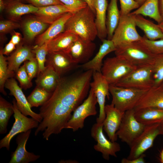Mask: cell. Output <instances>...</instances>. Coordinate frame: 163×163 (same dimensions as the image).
<instances>
[{"instance_id":"obj_1","label":"cell","mask_w":163,"mask_h":163,"mask_svg":"<svg viewBox=\"0 0 163 163\" xmlns=\"http://www.w3.org/2000/svg\"><path fill=\"white\" fill-rule=\"evenodd\" d=\"M92 70L74 75L61 77L49 99L40 109L43 119L35 133L43 132L48 140L51 135L60 133L65 129L72 113L86 97L92 78Z\"/></svg>"},{"instance_id":"obj_2","label":"cell","mask_w":163,"mask_h":163,"mask_svg":"<svg viewBox=\"0 0 163 163\" xmlns=\"http://www.w3.org/2000/svg\"><path fill=\"white\" fill-rule=\"evenodd\" d=\"M95 14L88 5L74 13L65 25V31L72 30L78 37L93 41L97 36Z\"/></svg>"},{"instance_id":"obj_3","label":"cell","mask_w":163,"mask_h":163,"mask_svg":"<svg viewBox=\"0 0 163 163\" xmlns=\"http://www.w3.org/2000/svg\"><path fill=\"white\" fill-rule=\"evenodd\" d=\"M114 52L116 56L137 66L152 65L155 56L141 41L122 44L116 47Z\"/></svg>"},{"instance_id":"obj_4","label":"cell","mask_w":163,"mask_h":163,"mask_svg":"<svg viewBox=\"0 0 163 163\" xmlns=\"http://www.w3.org/2000/svg\"><path fill=\"white\" fill-rule=\"evenodd\" d=\"M149 89L124 88L109 85V92L112 97L111 103L122 112L134 109L140 99Z\"/></svg>"},{"instance_id":"obj_5","label":"cell","mask_w":163,"mask_h":163,"mask_svg":"<svg viewBox=\"0 0 163 163\" xmlns=\"http://www.w3.org/2000/svg\"><path fill=\"white\" fill-rule=\"evenodd\" d=\"M137 67L124 58L116 56L104 61L101 72L109 85H115Z\"/></svg>"},{"instance_id":"obj_6","label":"cell","mask_w":163,"mask_h":163,"mask_svg":"<svg viewBox=\"0 0 163 163\" xmlns=\"http://www.w3.org/2000/svg\"><path fill=\"white\" fill-rule=\"evenodd\" d=\"M162 133L161 123L145 125L142 132L129 146L130 151L127 158L133 159L139 157L152 146L157 136Z\"/></svg>"},{"instance_id":"obj_7","label":"cell","mask_w":163,"mask_h":163,"mask_svg":"<svg viewBox=\"0 0 163 163\" xmlns=\"http://www.w3.org/2000/svg\"><path fill=\"white\" fill-rule=\"evenodd\" d=\"M152 65L137 66L115 85L118 86L139 89H148L153 86Z\"/></svg>"},{"instance_id":"obj_8","label":"cell","mask_w":163,"mask_h":163,"mask_svg":"<svg viewBox=\"0 0 163 163\" xmlns=\"http://www.w3.org/2000/svg\"><path fill=\"white\" fill-rule=\"evenodd\" d=\"M97 103L95 95L91 88L88 97L74 111L65 129H72L75 132L83 128L85 119L88 117L95 116L97 114L96 105Z\"/></svg>"},{"instance_id":"obj_9","label":"cell","mask_w":163,"mask_h":163,"mask_svg":"<svg viewBox=\"0 0 163 163\" xmlns=\"http://www.w3.org/2000/svg\"><path fill=\"white\" fill-rule=\"evenodd\" d=\"M134 16L130 13L120 15L119 23L111 40L117 47L125 43L141 41L143 39L138 33Z\"/></svg>"},{"instance_id":"obj_10","label":"cell","mask_w":163,"mask_h":163,"mask_svg":"<svg viewBox=\"0 0 163 163\" xmlns=\"http://www.w3.org/2000/svg\"><path fill=\"white\" fill-rule=\"evenodd\" d=\"M15 121L9 133L0 141V149L5 148L9 150L10 142L16 135L34 128H37L39 122L33 118H28L23 114L18 108L15 99L12 101Z\"/></svg>"},{"instance_id":"obj_11","label":"cell","mask_w":163,"mask_h":163,"mask_svg":"<svg viewBox=\"0 0 163 163\" xmlns=\"http://www.w3.org/2000/svg\"><path fill=\"white\" fill-rule=\"evenodd\" d=\"M134 112V109L125 112L116 133L117 137L129 146L142 132L145 126L137 120Z\"/></svg>"},{"instance_id":"obj_12","label":"cell","mask_w":163,"mask_h":163,"mask_svg":"<svg viewBox=\"0 0 163 163\" xmlns=\"http://www.w3.org/2000/svg\"><path fill=\"white\" fill-rule=\"evenodd\" d=\"M103 124L96 123L91 129V136L97 142L94 146L97 151L101 153L102 157L105 160H109L110 156L117 157L116 153L121 150L119 143L108 139L103 132Z\"/></svg>"},{"instance_id":"obj_13","label":"cell","mask_w":163,"mask_h":163,"mask_svg":"<svg viewBox=\"0 0 163 163\" xmlns=\"http://www.w3.org/2000/svg\"><path fill=\"white\" fill-rule=\"evenodd\" d=\"M92 78L93 81L91 82L90 86L95 95L99 107V113L96 123L101 124L105 118V100L106 97L109 98V84L101 72L93 71Z\"/></svg>"},{"instance_id":"obj_14","label":"cell","mask_w":163,"mask_h":163,"mask_svg":"<svg viewBox=\"0 0 163 163\" xmlns=\"http://www.w3.org/2000/svg\"><path fill=\"white\" fill-rule=\"evenodd\" d=\"M5 87L8 89L10 94L14 96L17 107L21 113L25 116H29L40 123L43 118L39 113L33 111L31 107L22 91V88L18 85L13 78H8L5 82Z\"/></svg>"},{"instance_id":"obj_15","label":"cell","mask_w":163,"mask_h":163,"mask_svg":"<svg viewBox=\"0 0 163 163\" xmlns=\"http://www.w3.org/2000/svg\"><path fill=\"white\" fill-rule=\"evenodd\" d=\"M96 48V44L93 41L78 37L66 51L74 63L83 64L89 60Z\"/></svg>"},{"instance_id":"obj_16","label":"cell","mask_w":163,"mask_h":163,"mask_svg":"<svg viewBox=\"0 0 163 163\" xmlns=\"http://www.w3.org/2000/svg\"><path fill=\"white\" fill-rule=\"evenodd\" d=\"M105 118L103 122V129L107 134L109 139L113 142L117 139L116 133L119 129L124 113L115 108L111 104L105 106Z\"/></svg>"},{"instance_id":"obj_17","label":"cell","mask_w":163,"mask_h":163,"mask_svg":"<svg viewBox=\"0 0 163 163\" xmlns=\"http://www.w3.org/2000/svg\"><path fill=\"white\" fill-rule=\"evenodd\" d=\"M31 129L19 133L16 139L17 146L12 152L9 163H28L34 162L40 157L33 152L27 151L26 149L27 141L30 136Z\"/></svg>"},{"instance_id":"obj_18","label":"cell","mask_w":163,"mask_h":163,"mask_svg":"<svg viewBox=\"0 0 163 163\" xmlns=\"http://www.w3.org/2000/svg\"><path fill=\"white\" fill-rule=\"evenodd\" d=\"M45 66H51L60 76L71 70L78 64L74 63L66 51L48 52Z\"/></svg>"},{"instance_id":"obj_19","label":"cell","mask_w":163,"mask_h":163,"mask_svg":"<svg viewBox=\"0 0 163 163\" xmlns=\"http://www.w3.org/2000/svg\"><path fill=\"white\" fill-rule=\"evenodd\" d=\"M35 57V55L30 47L19 44L17 46L15 50L7 58L9 72L15 75V72L23 62Z\"/></svg>"},{"instance_id":"obj_20","label":"cell","mask_w":163,"mask_h":163,"mask_svg":"<svg viewBox=\"0 0 163 163\" xmlns=\"http://www.w3.org/2000/svg\"><path fill=\"white\" fill-rule=\"evenodd\" d=\"M101 41L102 44L95 56L91 60L81 66L85 71L92 70L101 72L103 58L109 53L116 50V47L111 40L105 39Z\"/></svg>"},{"instance_id":"obj_21","label":"cell","mask_w":163,"mask_h":163,"mask_svg":"<svg viewBox=\"0 0 163 163\" xmlns=\"http://www.w3.org/2000/svg\"><path fill=\"white\" fill-rule=\"evenodd\" d=\"M72 14L70 12L66 13L51 24L36 39L35 41L36 45H42L64 32L66 23Z\"/></svg>"},{"instance_id":"obj_22","label":"cell","mask_w":163,"mask_h":163,"mask_svg":"<svg viewBox=\"0 0 163 163\" xmlns=\"http://www.w3.org/2000/svg\"><path fill=\"white\" fill-rule=\"evenodd\" d=\"M149 107L163 110V88L159 86L149 89L140 99L134 110Z\"/></svg>"},{"instance_id":"obj_23","label":"cell","mask_w":163,"mask_h":163,"mask_svg":"<svg viewBox=\"0 0 163 163\" xmlns=\"http://www.w3.org/2000/svg\"><path fill=\"white\" fill-rule=\"evenodd\" d=\"M72 11L64 4H56L38 8L34 14L40 21L50 24L64 14Z\"/></svg>"},{"instance_id":"obj_24","label":"cell","mask_w":163,"mask_h":163,"mask_svg":"<svg viewBox=\"0 0 163 163\" xmlns=\"http://www.w3.org/2000/svg\"><path fill=\"white\" fill-rule=\"evenodd\" d=\"M5 4V10L8 18L16 21L24 14L34 13L38 8L31 4H24L17 0H4Z\"/></svg>"},{"instance_id":"obj_25","label":"cell","mask_w":163,"mask_h":163,"mask_svg":"<svg viewBox=\"0 0 163 163\" xmlns=\"http://www.w3.org/2000/svg\"><path fill=\"white\" fill-rule=\"evenodd\" d=\"M78 36L72 30H66L47 42L48 52L66 51Z\"/></svg>"},{"instance_id":"obj_26","label":"cell","mask_w":163,"mask_h":163,"mask_svg":"<svg viewBox=\"0 0 163 163\" xmlns=\"http://www.w3.org/2000/svg\"><path fill=\"white\" fill-rule=\"evenodd\" d=\"M95 11V23L97 30V37L102 41L107 37L106 25V12L108 6L107 0H93Z\"/></svg>"},{"instance_id":"obj_27","label":"cell","mask_w":163,"mask_h":163,"mask_svg":"<svg viewBox=\"0 0 163 163\" xmlns=\"http://www.w3.org/2000/svg\"><path fill=\"white\" fill-rule=\"evenodd\" d=\"M46 66L45 70L37 76L36 83L37 86L52 93L61 77L51 66Z\"/></svg>"},{"instance_id":"obj_28","label":"cell","mask_w":163,"mask_h":163,"mask_svg":"<svg viewBox=\"0 0 163 163\" xmlns=\"http://www.w3.org/2000/svg\"><path fill=\"white\" fill-rule=\"evenodd\" d=\"M134 16L136 26L142 30L148 39L155 40L163 39V33L158 24L154 23L142 15Z\"/></svg>"},{"instance_id":"obj_29","label":"cell","mask_w":163,"mask_h":163,"mask_svg":"<svg viewBox=\"0 0 163 163\" xmlns=\"http://www.w3.org/2000/svg\"><path fill=\"white\" fill-rule=\"evenodd\" d=\"M120 16L117 0H110L107 8L106 20L107 39L111 40L114 31L119 23Z\"/></svg>"},{"instance_id":"obj_30","label":"cell","mask_w":163,"mask_h":163,"mask_svg":"<svg viewBox=\"0 0 163 163\" xmlns=\"http://www.w3.org/2000/svg\"><path fill=\"white\" fill-rule=\"evenodd\" d=\"M134 116L139 122L145 125L158 123L163 118V110L145 107L134 110Z\"/></svg>"},{"instance_id":"obj_31","label":"cell","mask_w":163,"mask_h":163,"mask_svg":"<svg viewBox=\"0 0 163 163\" xmlns=\"http://www.w3.org/2000/svg\"><path fill=\"white\" fill-rule=\"evenodd\" d=\"M130 14L149 17L154 20L158 24L162 19L159 10V0H146L139 8Z\"/></svg>"},{"instance_id":"obj_32","label":"cell","mask_w":163,"mask_h":163,"mask_svg":"<svg viewBox=\"0 0 163 163\" xmlns=\"http://www.w3.org/2000/svg\"><path fill=\"white\" fill-rule=\"evenodd\" d=\"M49 25L36 18L27 20L24 24V32L27 40L29 41L32 40L37 36L43 32Z\"/></svg>"},{"instance_id":"obj_33","label":"cell","mask_w":163,"mask_h":163,"mask_svg":"<svg viewBox=\"0 0 163 163\" xmlns=\"http://www.w3.org/2000/svg\"><path fill=\"white\" fill-rule=\"evenodd\" d=\"M14 112L13 104L0 97V133L4 134L7 132L9 120Z\"/></svg>"},{"instance_id":"obj_34","label":"cell","mask_w":163,"mask_h":163,"mask_svg":"<svg viewBox=\"0 0 163 163\" xmlns=\"http://www.w3.org/2000/svg\"><path fill=\"white\" fill-rule=\"evenodd\" d=\"M52 93L36 86L27 99L31 108L37 107L43 105L50 98Z\"/></svg>"},{"instance_id":"obj_35","label":"cell","mask_w":163,"mask_h":163,"mask_svg":"<svg viewBox=\"0 0 163 163\" xmlns=\"http://www.w3.org/2000/svg\"><path fill=\"white\" fill-rule=\"evenodd\" d=\"M152 65L154 82L152 87H158L163 82V54L155 55Z\"/></svg>"},{"instance_id":"obj_36","label":"cell","mask_w":163,"mask_h":163,"mask_svg":"<svg viewBox=\"0 0 163 163\" xmlns=\"http://www.w3.org/2000/svg\"><path fill=\"white\" fill-rule=\"evenodd\" d=\"M4 55L2 49L0 51V91L6 95L7 93L4 88L5 82L8 78L15 76V75L9 72L7 58Z\"/></svg>"},{"instance_id":"obj_37","label":"cell","mask_w":163,"mask_h":163,"mask_svg":"<svg viewBox=\"0 0 163 163\" xmlns=\"http://www.w3.org/2000/svg\"><path fill=\"white\" fill-rule=\"evenodd\" d=\"M47 42L41 46L36 45L33 48L38 65V71L37 76L43 72L46 68L45 62L48 51Z\"/></svg>"},{"instance_id":"obj_38","label":"cell","mask_w":163,"mask_h":163,"mask_svg":"<svg viewBox=\"0 0 163 163\" xmlns=\"http://www.w3.org/2000/svg\"><path fill=\"white\" fill-rule=\"evenodd\" d=\"M141 41L153 54H163V39L150 40L144 36Z\"/></svg>"},{"instance_id":"obj_39","label":"cell","mask_w":163,"mask_h":163,"mask_svg":"<svg viewBox=\"0 0 163 163\" xmlns=\"http://www.w3.org/2000/svg\"><path fill=\"white\" fill-rule=\"evenodd\" d=\"M15 77L19 81L22 89L26 90L32 86V83L29 78L24 64L15 72Z\"/></svg>"},{"instance_id":"obj_40","label":"cell","mask_w":163,"mask_h":163,"mask_svg":"<svg viewBox=\"0 0 163 163\" xmlns=\"http://www.w3.org/2000/svg\"><path fill=\"white\" fill-rule=\"evenodd\" d=\"M120 15L130 14L132 11L139 8L140 5L135 0H119Z\"/></svg>"},{"instance_id":"obj_41","label":"cell","mask_w":163,"mask_h":163,"mask_svg":"<svg viewBox=\"0 0 163 163\" xmlns=\"http://www.w3.org/2000/svg\"><path fill=\"white\" fill-rule=\"evenodd\" d=\"M25 68L30 80L32 79L37 75L38 71V65L35 57L24 62Z\"/></svg>"},{"instance_id":"obj_42","label":"cell","mask_w":163,"mask_h":163,"mask_svg":"<svg viewBox=\"0 0 163 163\" xmlns=\"http://www.w3.org/2000/svg\"><path fill=\"white\" fill-rule=\"evenodd\" d=\"M74 13L88 5L83 0H59Z\"/></svg>"},{"instance_id":"obj_43","label":"cell","mask_w":163,"mask_h":163,"mask_svg":"<svg viewBox=\"0 0 163 163\" xmlns=\"http://www.w3.org/2000/svg\"><path fill=\"white\" fill-rule=\"evenodd\" d=\"M20 27L19 24L11 20H2L0 22V32L2 33H8Z\"/></svg>"},{"instance_id":"obj_44","label":"cell","mask_w":163,"mask_h":163,"mask_svg":"<svg viewBox=\"0 0 163 163\" xmlns=\"http://www.w3.org/2000/svg\"><path fill=\"white\" fill-rule=\"evenodd\" d=\"M26 1L38 8L51 5L64 4L59 0H26Z\"/></svg>"},{"instance_id":"obj_45","label":"cell","mask_w":163,"mask_h":163,"mask_svg":"<svg viewBox=\"0 0 163 163\" xmlns=\"http://www.w3.org/2000/svg\"><path fill=\"white\" fill-rule=\"evenodd\" d=\"M145 155L143 154L139 157L133 159H128L127 158H123L121 160L122 163H145V161L144 158Z\"/></svg>"},{"instance_id":"obj_46","label":"cell","mask_w":163,"mask_h":163,"mask_svg":"<svg viewBox=\"0 0 163 163\" xmlns=\"http://www.w3.org/2000/svg\"><path fill=\"white\" fill-rule=\"evenodd\" d=\"M15 45L10 41L6 44L4 48L2 49V52L4 55H8L16 48Z\"/></svg>"},{"instance_id":"obj_47","label":"cell","mask_w":163,"mask_h":163,"mask_svg":"<svg viewBox=\"0 0 163 163\" xmlns=\"http://www.w3.org/2000/svg\"><path fill=\"white\" fill-rule=\"evenodd\" d=\"M21 39V34L16 32L12 36L10 41L16 46L19 44Z\"/></svg>"},{"instance_id":"obj_48","label":"cell","mask_w":163,"mask_h":163,"mask_svg":"<svg viewBox=\"0 0 163 163\" xmlns=\"http://www.w3.org/2000/svg\"><path fill=\"white\" fill-rule=\"evenodd\" d=\"M87 4L88 6L93 11L95 14V11L93 5V0H83Z\"/></svg>"},{"instance_id":"obj_49","label":"cell","mask_w":163,"mask_h":163,"mask_svg":"<svg viewBox=\"0 0 163 163\" xmlns=\"http://www.w3.org/2000/svg\"><path fill=\"white\" fill-rule=\"evenodd\" d=\"M159 7L160 13L163 17V0H159Z\"/></svg>"},{"instance_id":"obj_50","label":"cell","mask_w":163,"mask_h":163,"mask_svg":"<svg viewBox=\"0 0 163 163\" xmlns=\"http://www.w3.org/2000/svg\"><path fill=\"white\" fill-rule=\"evenodd\" d=\"M5 8V4L4 0H0V11H2Z\"/></svg>"},{"instance_id":"obj_51","label":"cell","mask_w":163,"mask_h":163,"mask_svg":"<svg viewBox=\"0 0 163 163\" xmlns=\"http://www.w3.org/2000/svg\"><path fill=\"white\" fill-rule=\"evenodd\" d=\"M76 160H61L59 161V163H76L78 162Z\"/></svg>"},{"instance_id":"obj_52","label":"cell","mask_w":163,"mask_h":163,"mask_svg":"<svg viewBox=\"0 0 163 163\" xmlns=\"http://www.w3.org/2000/svg\"><path fill=\"white\" fill-rule=\"evenodd\" d=\"M158 26L163 33V17L161 21L158 24Z\"/></svg>"},{"instance_id":"obj_53","label":"cell","mask_w":163,"mask_h":163,"mask_svg":"<svg viewBox=\"0 0 163 163\" xmlns=\"http://www.w3.org/2000/svg\"><path fill=\"white\" fill-rule=\"evenodd\" d=\"M138 3L139 5L140 6L143 4L146 0H135Z\"/></svg>"},{"instance_id":"obj_54","label":"cell","mask_w":163,"mask_h":163,"mask_svg":"<svg viewBox=\"0 0 163 163\" xmlns=\"http://www.w3.org/2000/svg\"><path fill=\"white\" fill-rule=\"evenodd\" d=\"M160 157L161 161V163H163V149L160 152Z\"/></svg>"},{"instance_id":"obj_55","label":"cell","mask_w":163,"mask_h":163,"mask_svg":"<svg viewBox=\"0 0 163 163\" xmlns=\"http://www.w3.org/2000/svg\"><path fill=\"white\" fill-rule=\"evenodd\" d=\"M158 123H163V118L161 119L160 120Z\"/></svg>"},{"instance_id":"obj_56","label":"cell","mask_w":163,"mask_h":163,"mask_svg":"<svg viewBox=\"0 0 163 163\" xmlns=\"http://www.w3.org/2000/svg\"><path fill=\"white\" fill-rule=\"evenodd\" d=\"M161 125H162V130H163V133H162V134H163V123H161Z\"/></svg>"},{"instance_id":"obj_57","label":"cell","mask_w":163,"mask_h":163,"mask_svg":"<svg viewBox=\"0 0 163 163\" xmlns=\"http://www.w3.org/2000/svg\"><path fill=\"white\" fill-rule=\"evenodd\" d=\"M162 83L163 84H161L159 86H160L162 87L163 88V82Z\"/></svg>"},{"instance_id":"obj_58","label":"cell","mask_w":163,"mask_h":163,"mask_svg":"<svg viewBox=\"0 0 163 163\" xmlns=\"http://www.w3.org/2000/svg\"><path fill=\"white\" fill-rule=\"evenodd\" d=\"M18 0V1H22V0Z\"/></svg>"}]
</instances>
